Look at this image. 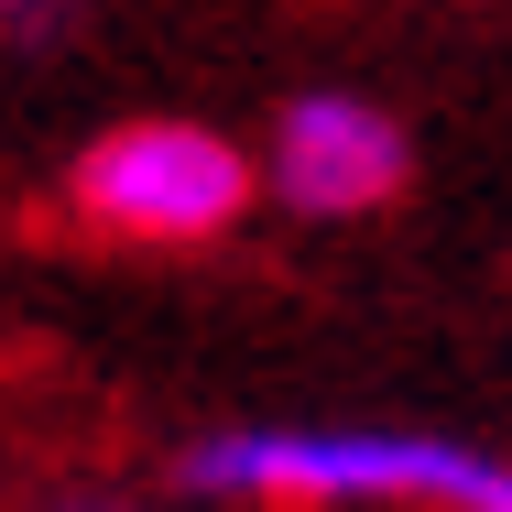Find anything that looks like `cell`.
Segmentation results:
<instances>
[{
	"instance_id": "1",
	"label": "cell",
	"mask_w": 512,
	"mask_h": 512,
	"mask_svg": "<svg viewBox=\"0 0 512 512\" xmlns=\"http://www.w3.org/2000/svg\"><path fill=\"white\" fill-rule=\"evenodd\" d=\"M77 207L120 240H207L251 207V164L197 120H131V131L88 142Z\"/></svg>"
},
{
	"instance_id": "2",
	"label": "cell",
	"mask_w": 512,
	"mask_h": 512,
	"mask_svg": "<svg viewBox=\"0 0 512 512\" xmlns=\"http://www.w3.org/2000/svg\"><path fill=\"white\" fill-rule=\"evenodd\" d=\"M273 186L316 218H349V207H382L404 186V131L371 99H295L273 131Z\"/></svg>"
},
{
	"instance_id": "3",
	"label": "cell",
	"mask_w": 512,
	"mask_h": 512,
	"mask_svg": "<svg viewBox=\"0 0 512 512\" xmlns=\"http://www.w3.org/2000/svg\"><path fill=\"white\" fill-rule=\"evenodd\" d=\"M0 22H22V33H33V22H55V0H0Z\"/></svg>"
}]
</instances>
